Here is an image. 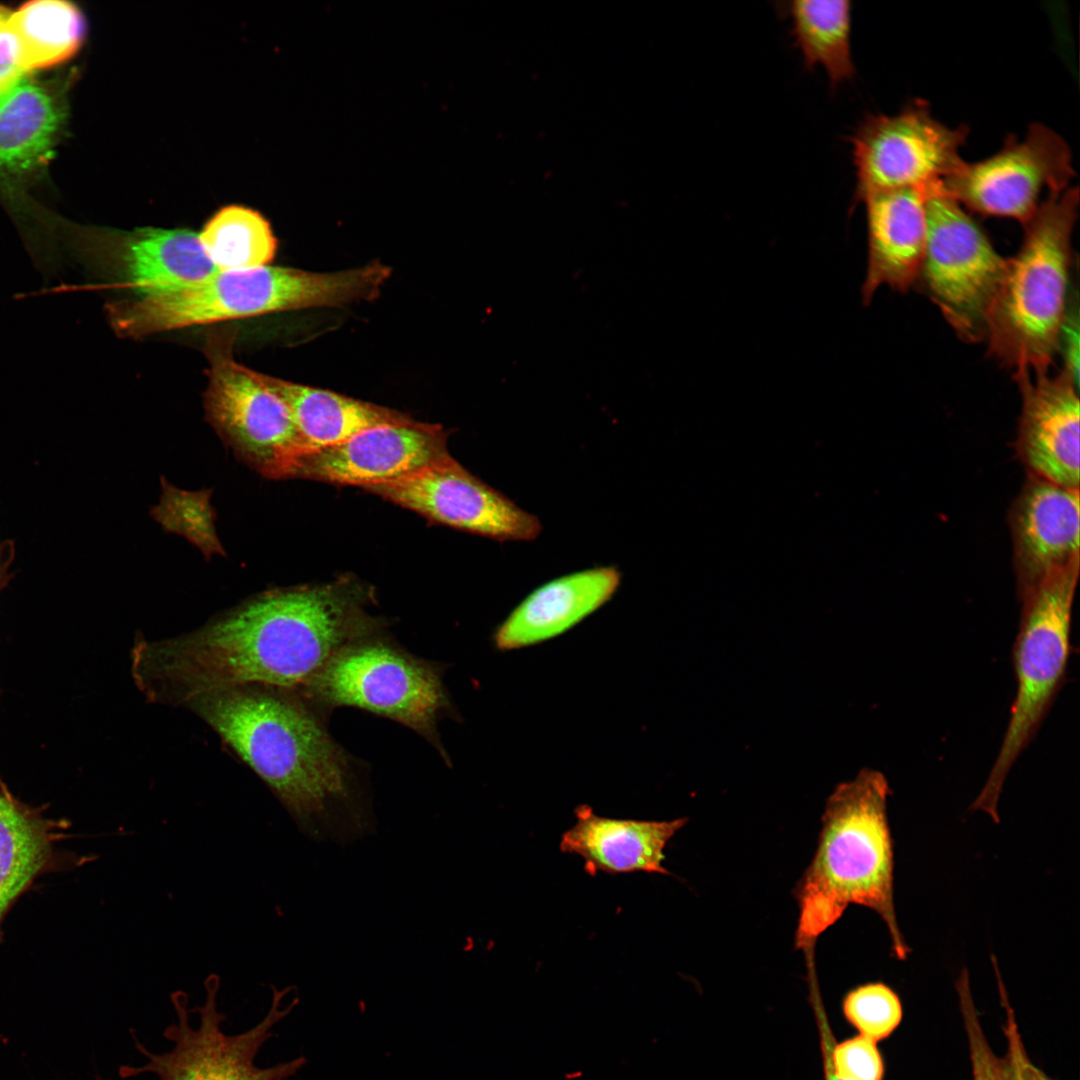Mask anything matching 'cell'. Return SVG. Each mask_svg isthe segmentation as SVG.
<instances>
[{"label": "cell", "instance_id": "cell-1", "mask_svg": "<svg viewBox=\"0 0 1080 1080\" xmlns=\"http://www.w3.org/2000/svg\"><path fill=\"white\" fill-rule=\"evenodd\" d=\"M373 600L352 578L264 592L193 632L138 643L134 677L163 703L248 686L298 692L343 646L385 630Z\"/></svg>", "mask_w": 1080, "mask_h": 1080}, {"label": "cell", "instance_id": "cell-2", "mask_svg": "<svg viewBox=\"0 0 1080 1080\" xmlns=\"http://www.w3.org/2000/svg\"><path fill=\"white\" fill-rule=\"evenodd\" d=\"M189 706L266 783L313 840L349 843L373 831L365 768L330 734L327 716L289 690L248 686Z\"/></svg>", "mask_w": 1080, "mask_h": 1080}, {"label": "cell", "instance_id": "cell-3", "mask_svg": "<svg viewBox=\"0 0 1080 1080\" xmlns=\"http://www.w3.org/2000/svg\"><path fill=\"white\" fill-rule=\"evenodd\" d=\"M890 793L885 776L865 768L827 800L814 857L794 889L799 907L795 946L803 952H813L818 938L854 904L883 920L896 958L905 960L910 953L894 907Z\"/></svg>", "mask_w": 1080, "mask_h": 1080}, {"label": "cell", "instance_id": "cell-4", "mask_svg": "<svg viewBox=\"0 0 1080 1080\" xmlns=\"http://www.w3.org/2000/svg\"><path fill=\"white\" fill-rule=\"evenodd\" d=\"M390 275L391 269L379 262L332 273L269 265L219 271L184 289L111 303L106 311L119 336L139 338L194 325L369 301L379 295Z\"/></svg>", "mask_w": 1080, "mask_h": 1080}, {"label": "cell", "instance_id": "cell-5", "mask_svg": "<svg viewBox=\"0 0 1080 1080\" xmlns=\"http://www.w3.org/2000/svg\"><path fill=\"white\" fill-rule=\"evenodd\" d=\"M1078 187L1051 194L1023 224L1024 238L989 309V352L1016 371L1048 373L1068 314Z\"/></svg>", "mask_w": 1080, "mask_h": 1080}, {"label": "cell", "instance_id": "cell-6", "mask_svg": "<svg viewBox=\"0 0 1080 1080\" xmlns=\"http://www.w3.org/2000/svg\"><path fill=\"white\" fill-rule=\"evenodd\" d=\"M442 674L439 664L411 654L382 631L343 646L296 693L326 716L355 707L396 721L425 738L448 764L438 724L455 709Z\"/></svg>", "mask_w": 1080, "mask_h": 1080}, {"label": "cell", "instance_id": "cell-7", "mask_svg": "<svg viewBox=\"0 0 1080 1080\" xmlns=\"http://www.w3.org/2000/svg\"><path fill=\"white\" fill-rule=\"evenodd\" d=\"M1078 576L1079 566L1072 567L1020 599V625L1013 647L1016 694L998 755L970 807L986 812L996 823L1005 779L1036 736L1065 677Z\"/></svg>", "mask_w": 1080, "mask_h": 1080}, {"label": "cell", "instance_id": "cell-8", "mask_svg": "<svg viewBox=\"0 0 1080 1080\" xmlns=\"http://www.w3.org/2000/svg\"><path fill=\"white\" fill-rule=\"evenodd\" d=\"M203 984L204 1002L192 1010L186 992L171 993L175 1019L163 1032L172 1043L168 1051H150L133 1033L135 1047L145 1061L138 1066H121L122 1078L152 1074L158 1080H288L305 1065L303 1056L268 1067L256 1065L260 1049L273 1037V1028L298 1002L293 999L284 1004L289 987H271V1004L265 1016L250 1029L229 1035L223 1030L226 1015L218 1007L220 977L210 974Z\"/></svg>", "mask_w": 1080, "mask_h": 1080}, {"label": "cell", "instance_id": "cell-9", "mask_svg": "<svg viewBox=\"0 0 1080 1080\" xmlns=\"http://www.w3.org/2000/svg\"><path fill=\"white\" fill-rule=\"evenodd\" d=\"M926 216V247L916 282L959 337L980 341L1007 259L941 184L927 195Z\"/></svg>", "mask_w": 1080, "mask_h": 1080}, {"label": "cell", "instance_id": "cell-10", "mask_svg": "<svg viewBox=\"0 0 1080 1080\" xmlns=\"http://www.w3.org/2000/svg\"><path fill=\"white\" fill-rule=\"evenodd\" d=\"M968 133L967 126L937 120L922 100L895 114H867L849 138L854 205L884 191L941 184L963 163L960 148Z\"/></svg>", "mask_w": 1080, "mask_h": 1080}, {"label": "cell", "instance_id": "cell-11", "mask_svg": "<svg viewBox=\"0 0 1080 1080\" xmlns=\"http://www.w3.org/2000/svg\"><path fill=\"white\" fill-rule=\"evenodd\" d=\"M231 339L215 335L206 344V416L243 461L265 477L286 478L291 462L307 445L286 406L256 371L234 359Z\"/></svg>", "mask_w": 1080, "mask_h": 1080}, {"label": "cell", "instance_id": "cell-12", "mask_svg": "<svg viewBox=\"0 0 1080 1080\" xmlns=\"http://www.w3.org/2000/svg\"><path fill=\"white\" fill-rule=\"evenodd\" d=\"M1069 145L1042 123L1029 126L1020 139L1010 135L1002 148L976 162H966L941 183L961 206L985 216L1027 222L1040 197L1060 193L1074 177Z\"/></svg>", "mask_w": 1080, "mask_h": 1080}, {"label": "cell", "instance_id": "cell-13", "mask_svg": "<svg viewBox=\"0 0 1080 1080\" xmlns=\"http://www.w3.org/2000/svg\"><path fill=\"white\" fill-rule=\"evenodd\" d=\"M364 489L433 521L498 541H532L542 531L537 516L475 477L451 456Z\"/></svg>", "mask_w": 1080, "mask_h": 1080}, {"label": "cell", "instance_id": "cell-14", "mask_svg": "<svg viewBox=\"0 0 1080 1080\" xmlns=\"http://www.w3.org/2000/svg\"><path fill=\"white\" fill-rule=\"evenodd\" d=\"M450 454L440 425L413 420L364 430L344 441L302 450L286 478L366 488L396 480Z\"/></svg>", "mask_w": 1080, "mask_h": 1080}, {"label": "cell", "instance_id": "cell-15", "mask_svg": "<svg viewBox=\"0 0 1080 1080\" xmlns=\"http://www.w3.org/2000/svg\"><path fill=\"white\" fill-rule=\"evenodd\" d=\"M1008 519L1019 600L1079 566V489L1027 473Z\"/></svg>", "mask_w": 1080, "mask_h": 1080}, {"label": "cell", "instance_id": "cell-16", "mask_svg": "<svg viewBox=\"0 0 1080 1080\" xmlns=\"http://www.w3.org/2000/svg\"><path fill=\"white\" fill-rule=\"evenodd\" d=\"M1014 376L1022 397L1016 451L1027 473L1079 489L1078 383L1065 370Z\"/></svg>", "mask_w": 1080, "mask_h": 1080}, {"label": "cell", "instance_id": "cell-17", "mask_svg": "<svg viewBox=\"0 0 1080 1080\" xmlns=\"http://www.w3.org/2000/svg\"><path fill=\"white\" fill-rule=\"evenodd\" d=\"M931 188L884 191L864 200L868 233L862 286L865 305L883 285L904 292L916 282L926 247V199Z\"/></svg>", "mask_w": 1080, "mask_h": 1080}, {"label": "cell", "instance_id": "cell-18", "mask_svg": "<svg viewBox=\"0 0 1080 1080\" xmlns=\"http://www.w3.org/2000/svg\"><path fill=\"white\" fill-rule=\"evenodd\" d=\"M620 582V571L605 566L574 572L541 585L496 629L495 647L514 650L561 635L603 606Z\"/></svg>", "mask_w": 1080, "mask_h": 1080}, {"label": "cell", "instance_id": "cell-19", "mask_svg": "<svg viewBox=\"0 0 1080 1080\" xmlns=\"http://www.w3.org/2000/svg\"><path fill=\"white\" fill-rule=\"evenodd\" d=\"M575 817L574 825L561 837L560 850L581 857L591 875L597 872L669 875L663 866L664 850L688 820L608 818L597 815L587 805L578 806Z\"/></svg>", "mask_w": 1080, "mask_h": 1080}, {"label": "cell", "instance_id": "cell-20", "mask_svg": "<svg viewBox=\"0 0 1080 1080\" xmlns=\"http://www.w3.org/2000/svg\"><path fill=\"white\" fill-rule=\"evenodd\" d=\"M122 240L113 256L127 282L142 296L184 289L220 271L192 231L145 228Z\"/></svg>", "mask_w": 1080, "mask_h": 1080}, {"label": "cell", "instance_id": "cell-21", "mask_svg": "<svg viewBox=\"0 0 1080 1080\" xmlns=\"http://www.w3.org/2000/svg\"><path fill=\"white\" fill-rule=\"evenodd\" d=\"M257 376L286 406L307 448L335 444L370 428L414 420L396 410L329 390L300 385L259 372Z\"/></svg>", "mask_w": 1080, "mask_h": 1080}, {"label": "cell", "instance_id": "cell-22", "mask_svg": "<svg viewBox=\"0 0 1080 1080\" xmlns=\"http://www.w3.org/2000/svg\"><path fill=\"white\" fill-rule=\"evenodd\" d=\"M64 120V106L29 74L0 93V167L25 171L46 162Z\"/></svg>", "mask_w": 1080, "mask_h": 1080}, {"label": "cell", "instance_id": "cell-23", "mask_svg": "<svg viewBox=\"0 0 1080 1080\" xmlns=\"http://www.w3.org/2000/svg\"><path fill=\"white\" fill-rule=\"evenodd\" d=\"M792 35L806 69L822 66L832 90L851 80V3L846 0H796L786 7Z\"/></svg>", "mask_w": 1080, "mask_h": 1080}, {"label": "cell", "instance_id": "cell-24", "mask_svg": "<svg viewBox=\"0 0 1080 1080\" xmlns=\"http://www.w3.org/2000/svg\"><path fill=\"white\" fill-rule=\"evenodd\" d=\"M45 825L0 788V922L50 857Z\"/></svg>", "mask_w": 1080, "mask_h": 1080}, {"label": "cell", "instance_id": "cell-25", "mask_svg": "<svg viewBox=\"0 0 1080 1080\" xmlns=\"http://www.w3.org/2000/svg\"><path fill=\"white\" fill-rule=\"evenodd\" d=\"M12 23L28 72L69 59L80 48L85 20L72 3L32 1L13 12Z\"/></svg>", "mask_w": 1080, "mask_h": 1080}, {"label": "cell", "instance_id": "cell-26", "mask_svg": "<svg viewBox=\"0 0 1080 1080\" xmlns=\"http://www.w3.org/2000/svg\"><path fill=\"white\" fill-rule=\"evenodd\" d=\"M199 239L220 271L267 266L277 249L270 223L259 212L240 205L217 211L205 224Z\"/></svg>", "mask_w": 1080, "mask_h": 1080}, {"label": "cell", "instance_id": "cell-27", "mask_svg": "<svg viewBox=\"0 0 1080 1080\" xmlns=\"http://www.w3.org/2000/svg\"><path fill=\"white\" fill-rule=\"evenodd\" d=\"M843 1011L860 1035L875 1042L888 1037L902 1019L899 997L883 983H869L850 991Z\"/></svg>", "mask_w": 1080, "mask_h": 1080}, {"label": "cell", "instance_id": "cell-28", "mask_svg": "<svg viewBox=\"0 0 1080 1080\" xmlns=\"http://www.w3.org/2000/svg\"><path fill=\"white\" fill-rule=\"evenodd\" d=\"M957 991L969 1044L973 1079L1015 1080L1007 1056L1004 1058L997 1056L986 1039L973 1002L969 978L965 970L957 983Z\"/></svg>", "mask_w": 1080, "mask_h": 1080}, {"label": "cell", "instance_id": "cell-29", "mask_svg": "<svg viewBox=\"0 0 1080 1080\" xmlns=\"http://www.w3.org/2000/svg\"><path fill=\"white\" fill-rule=\"evenodd\" d=\"M167 489L158 507L159 519L170 529L181 531L204 550H218L206 497Z\"/></svg>", "mask_w": 1080, "mask_h": 1080}, {"label": "cell", "instance_id": "cell-30", "mask_svg": "<svg viewBox=\"0 0 1080 1080\" xmlns=\"http://www.w3.org/2000/svg\"><path fill=\"white\" fill-rule=\"evenodd\" d=\"M841 1080H882L883 1061L876 1042L859 1035L837 1044L827 1061Z\"/></svg>", "mask_w": 1080, "mask_h": 1080}, {"label": "cell", "instance_id": "cell-31", "mask_svg": "<svg viewBox=\"0 0 1080 1080\" xmlns=\"http://www.w3.org/2000/svg\"><path fill=\"white\" fill-rule=\"evenodd\" d=\"M13 12L0 5V93L28 75L22 48L12 23Z\"/></svg>", "mask_w": 1080, "mask_h": 1080}, {"label": "cell", "instance_id": "cell-32", "mask_svg": "<svg viewBox=\"0 0 1080 1080\" xmlns=\"http://www.w3.org/2000/svg\"><path fill=\"white\" fill-rule=\"evenodd\" d=\"M999 992L1006 1012L1004 1032L1007 1040V1058L1011 1064L1015 1080H1052L1039 1069L1028 1057L1022 1042L1016 1018L1008 1001L1006 990L999 976Z\"/></svg>", "mask_w": 1080, "mask_h": 1080}, {"label": "cell", "instance_id": "cell-33", "mask_svg": "<svg viewBox=\"0 0 1080 1080\" xmlns=\"http://www.w3.org/2000/svg\"><path fill=\"white\" fill-rule=\"evenodd\" d=\"M826 1080H841V1079H840V1078H839L838 1076H836V1074H835V1073L833 1072V1070L831 1069V1067H830V1065L828 1064V1062H827V1065H826Z\"/></svg>", "mask_w": 1080, "mask_h": 1080}]
</instances>
